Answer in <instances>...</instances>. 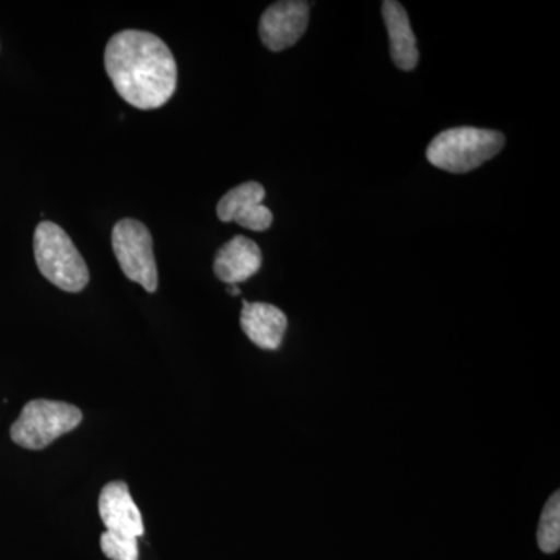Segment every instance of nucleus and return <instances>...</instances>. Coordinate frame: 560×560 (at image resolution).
<instances>
[{
  "mask_svg": "<svg viewBox=\"0 0 560 560\" xmlns=\"http://www.w3.org/2000/svg\"><path fill=\"white\" fill-rule=\"evenodd\" d=\"M105 69L114 90L135 108L158 109L171 101L178 66L167 44L149 32L124 31L109 39Z\"/></svg>",
  "mask_w": 560,
  "mask_h": 560,
  "instance_id": "1",
  "label": "nucleus"
},
{
  "mask_svg": "<svg viewBox=\"0 0 560 560\" xmlns=\"http://www.w3.org/2000/svg\"><path fill=\"white\" fill-rule=\"evenodd\" d=\"M33 249L40 275L58 289L79 293L90 282L86 261L58 224L51 221L39 223L33 238Z\"/></svg>",
  "mask_w": 560,
  "mask_h": 560,
  "instance_id": "2",
  "label": "nucleus"
},
{
  "mask_svg": "<svg viewBox=\"0 0 560 560\" xmlns=\"http://www.w3.org/2000/svg\"><path fill=\"white\" fill-rule=\"evenodd\" d=\"M503 147L504 136L499 131L452 128L431 140L427 160L441 171L467 173L492 160Z\"/></svg>",
  "mask_w": 560,
  "mask_h": 560,
  "instance_id": "3",
  "label": "nucleus"
},
{
  "mask_svg": "<svg viewBox=\"0 0 560 560\" xmlns=\"http://www.w3.org/2000/svg\"><path fill=\"white\" fill-rule=\"evenodd\" d=\"M83 415L65 401L32 400L11 427V440L28 451H40L80 425Z\"/></svg>",
  "mask_w": 560,
  "mask_h": 560,
  "instance_id": "4",
  "label": "nucleus"
},
{
  "mask_svg": "<svg viewBox=\"0 0 560 560\" xmlns=\"http://www.w3.org/2000/svg\"><path fill=\"white\" fill-rule=\"evenodd\" d=\"M113 249L121 271L149 293L158 290V267L149 228L138 220L125 219L114 226Z\"/></svg>",
  "mask_w": 560,
  "mask_h": 560,
  "instance_id": "5",
  "label": "nucleus"
},
{
  "mask_svg": "<svg viewBox=\"0 0 560 560\" xmlns=\"http://www.w3.org/2000/svg\"><path fill=\"white\" fill-rule=\"evenodd\" d=\"M311 16V5L301 0H285L268 7L261 14L259 33L261 43L271 51L294 46L304 35Z\"/></svg>",
  "mask_w": 560,
  "mask_h": 560,
  "instance_id": "6",
  "label": "nucleus"
},
{
  "mask_svg": "<svg viewBox=\"0 0 560 560\" xmlns=\"http://www.w3.org/2000/svg\"><path fill=\"white\" fill-rule=\"evenodd\" d=\"M265 187L259 183L241 184L228 191L217 206V215L223 223H235L250 231H267L272 223L271 210L264 206Z\"/></svg>",
  "mask_w": 560,
  "mask_h": 560,
  "instance_id": "7",
  "label": "nucleus"
},
{
  "mask_svg": "<svg viewBox=\"0 0 560 560\" xmlns=\"http://www.w3.org/2000/svg\"><path fill=\"white\" fill-rule=\"evenodd\" d=\"M98 512L109 533L132 539H139L145 533L142 514L124 481H113L103 488L98 499Z\"/></svg>",
  "mask_w": 560,
  "mask_h": 560,
  "instance_id": "8",
  "label": "nucleus"
},
{
  "mask_svg": "<svg viewBox=\"0 0 560 560\" xmlns=\"http://www.w3.org/2000/svg\"><path fill=\"white\" fill-rule=\"evenodd\" d=\"M261 260L264 257L256 242L243 235H235L217 253L213 271L221 282L238 285L260 270Z\"/></svg>",
  "mask_w": 560,
  "mask_h": 560,
  "instance_id": "9",
  "label": "nucleus"
},
{
  "mask_svg": "<svg viewBox=\"0 0 560 560\" xmlns=\"http://www.w3.org/2000/svg\"><path fill=\"white\" fill-rule=\"evenodd\" d=\"M241 326L257 348L276 350L282 345L289 320L275 305L243 301Z\"/></svg>",
  "mask_w": 560,
  "mask_h": 560,
  "instance_id": "10",
  "label": "nucleus"
},
{
  "mask_svg": "<svg viewBox=\"0 0 560 560\" xmlns=\"http://www.w3.org/2000/svg\"><path fill=\"white\" fill-rule=\"evenodd\" d=\"M382 13L388 28L393 61L401 70L415 69L419 62V50L407 11L396 0H386Z\"/></svg>",
  "mask_w": 560,
  "mask_h": 560,
  "instance_id": "11",
  "label": "nucleus"
},
{
  "mask_svg": "<svg viewBox=\"0 0 560 560\" xmlns=\"http://www.w3.org/2000/svg\"><path fill=\"white\" fill-rule=\"evenodd\" d=\"M539 548L547 555H552L560 547V495L552 493L545 504L540 515L539 530H537Z\"/></svg>",
  "mask_w": 560,
  "mask_h": 560,
  "instance_id": "12",
  "label": "nucleus"
},
{
  "mask_svg": "<svg viewBox=\"0 0 560 560\" xmlns=\"http://www.w3.org/2000/svg\"><path fill=\"white\" fill-rule=\"evenodd\" d=\"M101 548L103 555L110 560H139L138 539L132 537L119 536V534H102Z\"/></svg>",
  "mask_w": 560,
  "mask_h": 560,
  "instance_id": "13",
  "label": "nucleus"
},
{
  "mask_svg": "<svg viewBox=\"0 0 560 560\" xmlns=\"http://www.w3.org/2000/svg\"><path fill=\"white\" fill-rule=\"evenodd\" d=\"M230 293L232 296H238V294H241V289H238V285H230Z\"/></svg>",
  "mask_w": 560,
  "mask_h": 560,
  "instance_id": "14",
  "label": "nucleus"
}]
</instances>
